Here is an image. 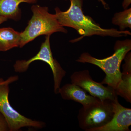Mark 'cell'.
<instances>
[{"label":"cell","instance_id":"1","mask_svg":"<svg viewBox=\"0 0 131 131\" xmlns=\"http://www.w3.org/2000/svg\"><path fill=\"white\" fill-rule=\"evenodd\" d=\"M70 6L67 11L62 12L57 7L55 9V14L61 25L74 28L81 35L71 40V43L78 42L84 37L94 35L119 37L131 35L128 31L102 28L90 16L84 14L82 10L83 0H70Z\"/></svg>","mask_w":131,"mask_h":131},{"label":"cell","instance_id":"2","mask_svg":"<svg viewBox=\"0 0 131 131\" xmlns=\"http://www.w3.org/2000/svg\"><path fill=\"white\" fill-rule=\"evenodd\" d=\"M114 49V54L106 58L99 59L92 56L88 52H84L81 54L76 61L82 63L91 64L101 69L106 76L101 83L107 84L115 91L121 81V63L131 50V39L117 41Z\"/></svg>","mask_w":131,"mask_h":131},{"label":"cell","instance_id":"3","mask_svg":"<svg viewBox=\"0 0 131 131\" xmlns=\"http://www.w3.org/2000/svg\"><path fill=\"white\" fill-rule=\"evenodd\" d=\"M31 9L32 17L24 31L21 32L20 48L41 35H51L57 32H68L67 30L59 23L55 14L49 13L47 7L34 5Z\"/></svg>","mask_w":131,"mask_h":131},{"label":"cell","instance_id":"4","mask_svg":"<svg viewBox=\"0 0 131 131\" xmlns=\"http://www.w3.org/2000/svg\"><path fill=\"white\" fill-rule=\"evenodd\" d=\"M117 98L98 100L86 107H82L79 110L77 117L80 128L91 131L110 122L114 114L115 101Z\"/></svg>","mask_w":131,"mask_h":131},{"label":"cell","instance_id":"5","mask_svg":"<svg viewBox=\"0 0 131 131\" xmlns=\"http://www.w3.org/2000/svg\"><path fill=\"white\" fill-rule=\"evenodd\" d=\"M17 76L10 77L6 80L0 78V112L7 121L10 131H17L24 127L41 129L45 123L26 118L12 107L8 100L9 84L18 79Z\"/></svg>","mask_w":131,"mask_h":131},{"label":"cell","instance_id":"6","mask_svg":"<svg viewBox=\"0 0 131 131\" xmlns=\"http://www.w3.org/2000/svg\"><path fill=\"white\" fill-rule=\"evenodd\" d=\"M51 35H46L44 42L42 43L40 50L34 57L28 60H18L14 65L15 71L17 73L26 72L32 63L36 61H41L46 63L50 66L53 73L54 81V92L58 94L61 88V82L66 75V71L60 64L54 58L50 43Z\"/></svg>","mask_w":131,"mask_h":131},{"label":"cell","instance_id":"7","mask_svg":"<svg viewBox=\"0 0 131 131\" xmlns=\"http://www.w3.org/2000/svg\"><path fill=\"white\" fill-rule=\"evenodd\" d=\"M71 83L78 85L88 93L91 96L101 100L118 98L114 90L111 87L105 86L101 83L92 79L89 71L83 70L75 71L70 77Z\"/></svg>","mask_w":131,"mask_h":131},{"label":"cell","instance_id":"8","mask_svg":"<svg viewBox=\"0 0 131 131\" xmlns=\"http://www.w3.org/2000/svg\"><path fill=\"white\" fill-rule=\"evenodd\" d=\"M131 125V108L123 106L117 98L115 101L114 114L111 120L105 125L91 131H130Z\"/></svg>","mask_w":131,"mask_h":131},{"label":"cell","instance_id":"9","mask_svg":"<svg viewBox=\"0 0 131 131\" xmlns=\"http://www.w3.org/2000/svg\"><path fill=\"white\" fill-rule=\"evenodd\" d=\"M58 93L65 100H72L80 103L86 107L100 99L91 96L86 91L78 85L68 83L60 88Z\"/></svg>","mask_w":131,"mask_h":131},{"label":"cell","instance_id":"10","mask_svg":"<svg viewBox=\"0 0 131 131\" xmlns=\"http://www.w3.org/2000/svg\"><path fill=\"white\" fill-rule=\"evenodd\" d=\"M122 66L121 81L115 90L117 96L124 98L131 103V54L128 52L125 58Z\"/></svg>","mask_w":131,"mask_h":131},{"label":"cell","instance_id":"11","mask_svg":"<svg viewBox=\"0 0 131 131\" xmlns=\"http://www.w3.org/2000/svg\"><path fill=\"white\" fill-rule=\"evenodd\" d=\"M38 0H0V16L18 21L21 19V12L19 5L21 3L35 4Z\"/></svg>","mask_w":131,"mask_h":131},{"label":"cell","instance_id":"12","mask_svg":"<svg viewBox=\"0 0 131 131\" xmlns=\"http://www.w3.org/2000/svg\"><path fill=\"white\" fill-rule=\"evenodd\" d=\"M21 40V32L11 27L0 28V51L19 47Z\"/></svg>","mask_w":131,"mask_h":131},{"label":"cell","instance_id":"13","mask_svg":"<svg viewBox=\"0 0 131 131\" xmlns=\"http://www.w3.org/2000/svg\"><path fill=\"white\" fill-rule=\"evenodd\" d=\"M112 23L119 26L120 31H124L127 28H131V8L115 14L112 19Z\"/></svg>","mask_w":131,"mask_h":131},{"label":"cell","instance_id":"14","mask_svg":"<svg viewBox=\"0 0 131 131\" xmlns=\"http://www.w3.org/2000/svg\"><path fill=\"white\" fill-rule=\"evenodd\" d=\"M0 131H10L9 126L4 115L0 112Z\"/></svg>","mask_w":131,"mask_h":131},{"label":"cell","instance_id":"15","mask_svg":"<svg viewBox=\"0 0 131 131\" xmlns=\"http://www.w3.org/2000/svg\"><path fill=\"white\" fill-rule=\"evenodd\" d=\"M131 0H124L122 2V6L124 9H127L131 5Z\"/></svg>","mask_w":131,"mask_h":131},{"label":"cell","instance_id":"16","mask_svg":"<svg viewBox=\"0 0 131 131\" xmlns=\"http://www.w3.org/2000/svg\"><path fill=\"white\" fill-rule=\"evenodd\" d=\"M64 1H67V0H64ZM98 1H100V2H101L102 3L103 6H104V7L105 8H107L108 7L107 6V4L104 1V0H98Z\"/></svg>","mask_w":131,"mask_h":131}]
</instances>
